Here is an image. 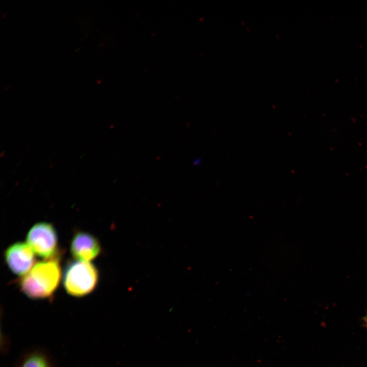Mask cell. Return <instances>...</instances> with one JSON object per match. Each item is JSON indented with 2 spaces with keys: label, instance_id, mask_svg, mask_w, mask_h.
Instances as JSON below:
<instances>
[{
  "label": "cell",
  "instance_id": "1",
  "mask_svg": "<svg viewBox=\"0 0 367 367\" xmlns=\"http://www.w3.org/2000/svg\"><path fill=\"white\" fill-rule=\"evenodd\" d=\"M59 260H48L36 264L23 276L20 282L21 291L32 299H43L51 297L61 279Z\"/></svg>",
  "mask_w": 367,
  "mask_h": 367
},
{
  "label": "cell",
  "instance_id": "2",
  "mask_svg": "<svg viewBox=\"0 0 367 367\" xmlns=\"http://www.w3.org/2000/svg\"><path fill=\"white\" fill-rule=\"evenodd\" d=\"M98 278V271L93 264L77 260L70 264L66 268L63 284L68 294L80 297L93 291Z\"/></svg>",
  "mask_w": 367,
  "mask_h": 367
},
{
  "label": "cell",
  "instance_id": "3",
  "mask_svg": "<svg viewBox=\"0 0 367 367\" xmlns=\"http://www.w3.org/2000/svg\"><path fill=\"white\" fill-rule=\"evenodd\" d=\"M27 242L37 255L48 259L53 255L57 248L56 231L53 225L49 223H38L28 232Z\"/></svg>",
  "mask_w": 367,
  "mask_h": 367
},
{
  "label": "cell",
  "instance_id": "4",
  "mask_svg": "<svg viewBox=\"0 0 367 367\" xmlns=\"http://www.w3.org/2000/svg\"><path fill=\"white\" fill-rule=\"evenodd\" d=\"M6 261L12 272L24 275L32 268L34 252L28 244L17 242L11 245L5 253Z\"/></svg>",
  "mask_w": 367,
  "mask_h": 367
},
{
  "label": "cell",
  "instance_id": "5",
  "mask_svg": "<svg viewBox=\"0 0 367 367\" xmlns=\"http://www.w3.org/2000/svg\"><path fill=\"white\" fill-rule=\"evenodd\" d=\"M73 256L78 261L89 262L99 254L100 246L98 240L86 232H78L73 237L70 246Z\"/></svg>",
  "mask_w": 367,
  "mask_h": 367
},
{
  "label": "cell",
  "instance_id": "6",
  "mask_svg": "<svg viewBox=\"0 0 367 367\" xmlns=\"http://www.w3.org/2000/svg\"><path fill=\"white\" fill-rule=\"evenodd\" d=\"M14 367H57V365L48 350L41 347H33L20 354Z\"/></svg>",
  "mask_w": 367,
  "mask_h": 367
},
{
  "label": "cell",
  "instance_id": "7",
  "mask_svg": "<svg viewBox=\"0 0 367 367\" xmlns=\"http://www.w3.org/2000/svg\"><path fill=\"white\" fill-rule=\"evenodd\" d=\"M363 326L367 328V314L363 318Z\"/></svg>",
  "mask_w": 367,
  "mask_h": 367
}]
</instances>
